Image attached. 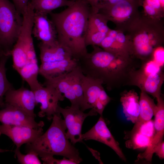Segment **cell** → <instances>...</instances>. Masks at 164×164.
<instances>
[{
    "mask_svg": "<svg viewBox=\"0 0 164 164\" xmlns=\"http://www.w3.org/2000/svg\"><path fill=\"white\" fill-rule=\"evenodd\" d=\"M82 138L83 140H93L105 144L112 149L122 160L126 161L118 143L108 128L102 116L90 130L82 134Z\"/></svg>",
    "mask_w": 164,
    "mask_h": 164,
    "instance_id": "obj_11",
    "label": "cell"
},
{
    "mask_svg": "<svg viewBox=\"0 0 164 164\" xmlns=\"http://www.w3.org/2000/svg\"><path fill=\"white\" fill-rule=\"evenodd\" d=\"M14 157L17 158L18 162L22 164H40L41 162L39 160L38 155L33 152H27L26 154H22L20 148L15 149Z\"/></svg>",
    "mask_w": 164,
    "mask_h": 164,
    "instance_id": "obj_29",
    "label": "cell"
},
{
    "mask_svg": "<svg viewBox=\"0 0 164 164\" xmlns=\"http://www.w3.org/2000/svg\"><path fill=\"white\" fill-rule=\"evenodd\" d=\"M107 35V34L100 32L88 24L85 39L86 46H99Z\"/></svg>",
    "mask_w": 164,
    "mask_h": 164,
    "instance_id": "obj_28",
    "label": "cell"
},
{
    "mask_svg": "<svg viewBox=\"0 0 164 164\" xmlns=\"http://www.w3.org/2000/svg\"><path fill=\"white\" fill-rule=\"evenodd\" d=\"M39 70V67L37 61L28 63L17 72L33 91L43 85L38 79Z\"/></svg>",
    "mask_w": 164,
    "mask_h": 164,
    "instance_id": "obj_24",
    "label": "cell"
},
{
    "mask_svg": "<svg viewBox=\"0 0 164 164\" xmlns=\"http://www.w3.org/2000/svg\"><path fill=\"white\" fill-rule=\"evenodd\" d=\"M22 15L9 0H0V51L10 55L22 25Z\"/></svg>",
    "mask_w": 164,
    "mask_h": 164,
    "instance_id": "obj_4",
    "label": "cell"
},
{
    "mask_svg": "<svg viewBox=\"0 0 164 164\" xmlns=\"http://www.w3.org/2000/svg\"><path fill=\"white\" fill-rule=\"evenodd\" d=\"M11 151L7 149H2L0 148V153L4 152Z\"/></svg>",
    "mask_w": 164,
    "mask_h": 164,
    "instance_id": "obj_37",
    "label": "cell"
},
{
    "mask_svg": "<svg viewBox=\"0 0 164 164\" xmlns=\"http://www.w3.org/2000/svg\"><path fill=\"white\" fill-rule=\"evenodd\" d=\"M5 105L12 106L35 118L34 109L36 104L34 92L30 89L22 86L8 91L5 97Z\"/></svg>",
    "mask_w": 164,
    "mask_h": 164,
    "instance_id": "obj_9",
    "label": "cell"
},
{
    "mask_svg": "<svg viewBox=\"0 0 164 164\" xmlns=\"http://www.w3.org/2000/svg\"><path fill=\"white\" fill-rule=\"evenodd\" d=\"M43 133V128H34L28 127L6 125H0V136L4 135L10 138L16 146L20 148L24 144L34 141Z\"/></svg>",
    "mask_w": 164,
    "mask_h": 164,
    "instance_id": "obj_15",
    "label": "cell"
},
{
    "mask_svg": "<svg viewBox=\"0 0 164 164\" xmlns=\"http://www.w3.org/2000/svg\"><path fill=\"white\" fill-rule=\"evenodd\" d=\"M103 84L100 81L84 75L82 82L83 98L80 107L82 111L91 109L100 112L104 109L105 107L99 101L101 94L104 90Z\"/></svg>",
    "mask_w": 164,
    "mask_h": 164,
    "instance_id": "obj_10",
    "label": "cell"
},
{
    "mask_svg": "<svg viewBox=\"0 0 164 164\" xmlns=\"http://www.w3.org/2000/svg\"><path fill=\"white\" fill-rule=\"evenodd\" d=\"M107 21L103 15L91 10L89 18L88 25L100 32L107 34L110 29L107 25Z\"/></svg>",
    "mask_w": 164,
    "mask_h": 164,
    "instance_id": "obj_27",
    "label": "cell"
},
{
    "mask_svg": "<svg viewBox=\"0 0 164 164\" xmlns=\"http://www.w3.org/2000/svg\"><path fill=\"white\" fill-rule=\"evenodd\" d=\"M41 63L53 62L73 58L70 51L58 42L48 45L40 42L38 44Z\"/></svg>",
    "mask_w": 164,
    "mask_h": 164,
    "instance_id": "obj_19",
    "label": "cell"
},
{
    "mask_svg": "<svg viewBox=\"0 0 164 164\" xmlns=\"http://www.w3.org/2000/svg\"><path fill=\"white\" fill-rule=\"evenodd\" d=\"M144 7L146 13L149 16H155L157 13V11L155 8L145 2Z\"/></svg>",
    "mask_w": 164,
    "mask_h": 164,
    "instance_id": "obj_36",
    "label": "cell"
},
{
    "mask_svg": "<svg viewBox=\"0 0 164 164\" xmlns=\"http://www.w3.org/2000/svg\"><path fill=\"white\" fill-rule=\"evenodd\" d=\"M77 66L67 73L53 78L45 79L43 85L44 86H50L54 88L70 101L71 103V106L80 108V104L76 95L75 88Z\"/></svg>",
    "mask_w": 164,
    "mask_h": 164,
    "instance_id": "obj_12",
    "label": "cell"
},
{
    "mask_svg": "<svg viewBox=\"0 0 164 164\" xmlns=\"http://www.w3.org/2000/svg\"><path fill=\"white\" fill-rule=\"evenodd\" d=\"M32 34L45 44L52 45L58 42L54 24L47 15L43 13L34 11Z\"/></svg>",
    "mask_w": 164,
    "mask_h": 164,
    "instance_id": "obj_14",
    "label": "cell"
},
{
    "mask_svg": "<svg viewBox=\"0 0 164 164\" xmlns=\"http://www.w3.org/2000/svg\"><path fill=\"white\" fill-rule=\"evenodd\" d=\"M73 3L62 12L49 14L55 26L57 41L79 60L88 53L85 39L91 10L86 0H73Z\"/></svg>",
    "mask_w": 164,
    "mask_h": 164,
    "instance_id": "obj_2",
    "label": "cell"
},
{
    "mask_svg": "<svg viewBox=\"0 0 164 164\" xmlns=\"http://www.w3.org/2000/svg\"><path fill=\"white\" fill-rule=\"evenodd\" d=\"M120 101L127 119L135 123L137 121L140 111L138 94L133 90L126 91L122 94Z\"/></svg>",
    "mask_w": 164,
    "mask_h": 164,
    "instance_id": "obj_21",
    "label": "cell"
},
{
    "mask_svg": "<svg viewBox=\"0 0 164 164\" xmlns=\"http://www.w3.org/2000/svg\"><path fill=\"white\" fill-rule=\"evenodd\" d=\"M18 13L22 15L30 0H12Z\"/></svg>",
    "mask_w": 164,
    "mask_h": 164,
    "instance_id": "obj_33",
    "label": "cell"
},
{
    "mask_svg": "<svg viewBox=\"0 0 164 164\" xmlns=\"http://www.w3.org/2000/svg\"><path fill=\"white\" fill-rule=\"evenodd\" d=\"M92 9L95 11L102 8L111 6L120 2L125 0H86Z\"/></svg>",
    "mask_w": 164,
    "mask_h": 164,
    "instance_id": "obj_30",
    "label": "cell"
},
{
    "mask_svg": "<svg viewBox=\"0 0 164 164\" xmlns=\"http://www.w3.org/2000/svg\"><path fill=\"white\" fill-rule=\"evenodd\" d=\"M44 164H77L76 162L64 157L62 159H57L53 156L41 158Z\"/></svg>",
    "mask_w": 164,
    "mask_h": 164,
    "instance_id": "obj_31",
    "label": "cell"
},
{
    "mask_svg": "<svg viewBox=\"0 0 164 164\" xmlns=\"http://www.w3.org/2000/svg\"><path fill=\"white\" fill-rule=\"evenodd\" d=\"M152 60L162 68L164 65V50L162 48L159 47L155 50Z\"/></svg>",
    "mask_w": 164,
    "mask_h": 164,
    "instance_id": "obj_32",
    "label": "cell"
},
{
    "mask_svg": "<svg viewBox=\"0 0 164 164\" xmlns=\"http://www.w3.org/2000/svg\"><path fill=\"white\" fill-rule=\"evenodd\" d=\"M157 103L153 122L154 131L150 142L143 153L138 156V159L151 162L156 146L162 141L164 133V102L161 97L156 99Z\"/></svg>",
    "mask_w": 164,
    "mask_h": 164,
    "instance_id": "obj_13",
    "label": "cell"
},
{
    "mask_svg": "<svg viewBox=\"0 0 164 164\" xmlns=\"http://www.w3.org/2000/svg\"><path fill=\"white\" fill-rule=\"evenodd\" d=\"M4 54L2 52L0 51V59L2 56Z\"/></svg>",
    "mask_w": 164,
    "mask_h": 164,
    "instance_id": "obj_38",
    "label": "cell"
},
{
    "mask_svg": "<svg viewBox=\"0 0 164 164\" xmlns=\"http://www.w3.org/2000/svg\"><path fill=\"white\" fill-rule=\"evenodd\" d=\"M33 92L36 104H41L38 116L40 117L46 116L48 120H51L57 113L58 102L64 100V95L54 88L48 85H43Z\"/></svg>",
    "mask_w": 164,
    "mask_h": 164,
    "instance_id": "obj_7",
    "label": "cell"
},
{
    "mask_svg": "<svg viewBox=\"0 0 164 164\" xmlns=\"http://www.w3.org/2000/svg\"></svg>",
    "mask_w": 164,
    "mask_h": 164,
    "instance_id": "obj_39",
    "label": "cell"
},
{
    "mask_svg": "<svg viewBox=\"0 0 164 164\" xmlns=\"http://www.w3.org/2000/svg\"><path fill=\"white\" fill-rule=\"evenodd\" d=\"M135 32L132 41H130L133 55L143 63L152 60L155 51L162 43L160 38H158V34L154 30L143 27Z\"/></svg>",
    "mask_w": 164,
    "mask_h": 164,
    "instance_id": "obj_5",
    "label": "cell"
},
{
    "mask_svg": "<svg viewBox=\"0 0 164 164\" xmlns=\"http://www.w3.org/2000/svg\"><path fill=\"white\" fill-rule=\"evenodd\" d=\"M140 111L137 121L130 133L138 130L144 123L150 121L155 112L156 105L147 94L141 91L139 98Z\"/></svg>",
    "mask_w": 164,
    "mask_h": 164,
    "instance_id": "obj_22",
    "label": "cell"
},
{
    "mask_svg": "<svg viewBox=\"0 0 164 164\" xmlns=\"http://www.w3.org/2000/svg\"><path fill=\"white\" fill-rule=\"evenodd\" d=\"M10 55L4 54L0 59V109L5 106V97L7 92L14 87L7 79L6 64Z\"/></svg>",
    "mask_w": 164,
    "mask_h": 164,
    "instance_id": "obj_26",
    "label": "cell"
},
{
    "mask_svg": "<svg viewBox=\"0 0 164 164\" xmlns=\"http://www.w3.org/2000/svg\"><path fill=\"white\" fill-rule=\"evenodd\" d=\"M153 122L150 121L142 125L136 132L130 133V138L126 142L127 147L136 149L147 147L152 138Z\"/></svg>",
    "mask_w": 164,
    "mask_h": 164,
    "instance_id": "obj_20",
    "label": "cell"
},
{
    "mask_svg": "<svg viewBox=\"0 0 164 164\" xmlns=\"http://www.w3.org/2000/svg\"><path fill=\"white\" fill-rule=\"evenodd\" d=\"M52 119L50 126L44 133L26 144V152H33L41 158L62 156L79 163L82 159L78 149L66 136V127L60 114L57 112Z\"/></svg>",
    "mask_w": 164,
    "mask_h": 164,
    "instance_id": "obj_3",
    "label": "cell"
},
{
    "mask_svg": "<svg viewBox=\"0 0 164 164\" xmlns=\"http://www.w3.org/2000/svg\"><path fill=\"white\" fill-rule=\"evenodd\" d=\"M78 60L74 58L53 62L41 63L39 74L49 79L67 73L78 65Z\"/></svg>",
    "mask_w": 164,
    "mask_h": 164,
    "instance_id": "obj_18",
    "label": "cell"
},
{
    "mask_svg": "<svg viewBox=\"0 0 164 164\" xmlns=\"http://www.w3.org/2000/svg\"><path fill=\"white\" fill-rule=\"evenodd\" d=\"M141 3V0H125L99 9L108 20L121 22L132 16Z\"/></svg>",
    "mask_w": 164,
    "mask_h": 164,
    "instance_id": "obj_17",
    "label": "cell"
},
{
    "mask_svg": "<svg viewBox=\"0 0 164 164\" xmlns=\"http://www.w3.org/2000/svg\"><path fill=\"white\" fill-rule=\"evenodd\" d=\"M93 50L78 60L83 73L98 80L108 90L129 85L132 76L141 64H138L132 56L114 53L92 46Z\"/></svg>",
    "mask_w": 164,
    "mask_h": 164,
    "instance_id": "obj_1",
    "label": "cell"
},
{
    "mask_svg": "<svg viewBox=\"0 0 164 164\" xmlns=\"http://www.w3.org/2000/svg\"><path fill=\"white\" fill-rule=\"evenodd\" d=\"M145 3L153 7L157 12L161 9L162 5L159 0H145Z\"/></svg>",
    "mask_w": 164,
    "mask_h": 164,
    "instance_id": "obj_35",
    "label": "cell"
},
{
    "mask_svg": "<svg viewBox=\"0 0 164 164\" xmlns=\"http://www.w3.org/2000/svg\"><path fill=\"white\" fill-rule=\"evenodd\" d=\"M10 56L12 57L13 67L17 72L27 63L25 34L21 29L18 39L10 52Z\"/></svg>",
    "mask_w": 164,
    "mask_h": 164,
    "instance_id": "obj_23",
    "label": "cell"
},
{
    "mask_svg": "<svg viewBox=\"0 0 164 164\" xmlns=\"http://www.w3.org/2000/svg\"><path fill=\"white\" fill-rule=\"evenodd\" d=\"M35 118L30 116L21 111L9 105L0 110V122L2 124L22 126L34 128H43V121L38 122Z\"/></svg>",
    "mask_w": 164,
    "mask_h": 164,
    "instance_id": "obj_16",
    "label": "cell"
},
{
    "mask_svg": "<svg viewBox=\"0 0 164 164\" xmlns=\"http://www.w3.org/2000/svg\"><path fill=\"white\" fill-rule=\"evenodd\" d=\"M164 143L162 141L156 147L154 150L155 153L161 159L164 158Z\"/></svg>",
    "mask_w": 164,
    "mask_h": 164,
    "instance_id": "obj_34",
    "label": "cell"
},
{
    "mask_svg": "<svg viewBox=\"0 0 164 164\" xmlns=\"http://www.w3.org/2000/svg\"><path fill=\"white\" fill-rule=\"evenodd\" d=\"M29 3L34 11L48 15L54 9L68 7L74 2L72 0H30Z\"/></svg>",
    "mask_w": 164,
    "mask_h": 164,
    "instance_id": "obj_25",
    "label": "cell"
},
{
    "mask_svg": "<svg viewBox=\"0 0 164 164\" xmlns=\"http://www.w3.org/2000/svg\"><path fill=\"white\" fill-rule=\"evenodd\" d=\"M164 80L162 71L147 73L140 67L133 73L129 85L136 86L148 94L156 99L161 96V88Z\"/></svg>",
    "mask_w": 164,
    "mask_h": 164,
    "instance_id": "obj_8",
    "label": "cell"
},
{
    "mask_svg": "<svg viewBox=\"0 0 164 164\" xmlns=\"http://www.w3.org/2000/svg\"><path fill=\"white\" fill-rule=\"evenodd\" d=\"M57 112L63 116L67 130L66 136L73 144L83 140L81 129L85 119L88 116L96 115L97 114L93 109L87 113H84L79 108L71 106L63 108L59 106Z\"/></svg>",
    "mask_w": 164,
    "mask_h": 164,
    "instance_id": "obj_6",
    "label": "cell"
}]
</instances>
